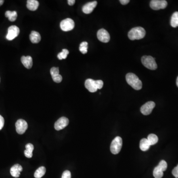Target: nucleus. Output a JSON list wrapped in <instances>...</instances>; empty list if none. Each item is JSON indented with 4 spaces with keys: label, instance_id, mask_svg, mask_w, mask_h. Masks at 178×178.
Listing matches in <instances>:
<instances>
[{
    "label": "nucleus",
    "instance_id": "1",
    "mask_svg": "<svg viewBox=\"0 0 178 178\" xmlns=\"http://www.w3.org/2000/svg\"><path fill=\"white\" fill-rule=\"evenodd\" d=\"M127 82L135 90H141L142 88V82L138 77L132 73H129L126 76Z\"/></svg>",
    "mask_w": 178,
    "mask_h": 178
},
{
    "label": "nucleus",
    "instance_id": "2",
    "mask_svg": "<svg viewBox=\"0 0 178 178\" xmlns=\"http://www.w3.org/2000/svg\"><path fill=\"white\" fill-rule=\"evenodd\" d=\"M145 29L142 27L132 28L128 33V37L130 40H139L144 38L146 35Z\"/></svg>",
    "mask_w": 178,
    "mask_h": 178
},
{
    "label": "nucleus",
    "instance_id": "3",
    "mask_svg": "<svg viewBox=\"0 0 178 178\" xmlns=\"http://www.w3.org/2000/svg\"><path fill=\"white\" fill-rule=\"evenodd\" d=\"M142 62L143 64L149 69L155 70L157 68V64L153 57L151 56H145L142 57Z\"/></svg>",
    "mask_w": 178,
    "mask_h": 178
},
{
    "label": "nucleus",
    "instance_id": "4",
    "mask_svg": "<svg viewBox=\"0 0 178 178\" xmlns=\"http://www.w3.org/2000/svg\"><path fill=\"white\" fill-rule=\"evenodd\" d=\"M167 163L165 161H161L157 166L154 169L153 176L155 178H161L163 177V172L167 169Z\"/></svg>",
    "mask_w": 178,
    "mask_h": 178
},
{
    "label": "nucleus",
    "instance_id": "5",
    "mask_svg": "<svg viewBox=\"0 0 178 178\" xmlns=\"http://www.w3.org/2000/svg\"><path fill=\"white\" fill-rule=\"evenodd\" d=\"M122 147V139L121 137H116L112 141L110 145V151L114 155L119 153Z\"/></svg>",
    "mask_w": 178,
    "mask_h": 178
},
{
    "label": "nucleus",
    "instance_id": "6",
    "mask_svg": "<svg viewBox=\"0 0 178 178\" xmlns=\"http://www.w3.org/2000/svg\"><path fill=\"white\" fill-rule=\"evenodd\" d=\"M60 26L62 31H71L75 27V23L72 19L67 18L61 21Z\"/></svg>",
    "mask_w": 178,
    "mask_h": 178
},
{
    "label": "nucleus",
    "instance_id": "7",
    "mask_svg": "<svg viewBox=\"0 0 178 178\" xmlns=\"http://www.w3.org/2000/svg\"><path fill=\"white\" fill-rule=\"evenodd\" d=\"M20 32L19 28L18 26L12 25L8 28V34L6 36V38L9 41H11L19 36Z\"/></svg>",
    "mask_w": 178,
    "mask_h": 178
},
{
    "label": "nucleus",
    "instance_id": "8",
    "mask_svg": "<svg viewBox=\"0 0 178 178\" xmlns=\"http://www.w3.org/2000/svg\"><path fill=\"white\" fill-rule=\"evenodd\" d=\"M150 6L154 10L164 9L167 7V2L165 0H152L150 3Z\"/></svg>",
    "mask_w": 178,
    "mask_h": 178
},
{
    "label": "nucleus",
    "instance_id": "9",
    "mask_svg": "<svg viewBox=\"0 0 178 178\" xmlns=\"http://www.w3.org/2000/svg\"><path fill=\"white\" fill-rule=\"evenodd\" d=\"M16 131L19 134H23L28 128L27 123L24 120H18L15 123Z\"/></svg>",
    "mask_w": 178,
    "mask_h": 178
},
{
    "label": "nucleus",
    "instance_id": "10",
    "mask_svg": "<svg viewBox=\"0 0 178 178\" xmlns=\"http://www.w3.org/2000/svg\"><path fill=\"white\" fill-rule=\"evenodd\" d=\"M155 106V103L152 101H148L142 106L141 108L142 114L145 115L150 114L152 112V110Z\"/></svg>",
    "mask_w": 178,
    "mask_h": 178
},
{
    "label": "nucleus",
    "instance_id": "11",
    "mask_svg": "<svg viewBox=\"0 0 178 178\" xmlns=\"http://www.w3.org/2000/svg\"><path fill=\"white\" fill-rule=\"evenodd\" d=\"M68 119L65 117H61L57 120L55 124V129L57 131H60L64 129L68 125Z\"/></svg>",
    "mask_w": 178,
    "mask_h": 178
},
{
    "label": "nucleus",
    "instance_id": "12",
    "mask_svg": "<svg viewBox=\"0 0 178 178\" xmlns=\"http://www.w3.org/2000/svg\"><path fill=\"white\" fill-rule=\"evenodd\" d=\"M97 39L103 43H108L110 39V34L105 29H101L97 31Z\"/></svg>",
    "mask_w": 178,
    "mask_h": 178
},
{
    "label": "nucleus",
    "instance_id": "13",
    "mask_svg": "<svg viewBox=\"0 0 178 178\" xmlns=\"http://www.w3.org/2000/svg\"><path fill=\"white\" fill-rule=\"evenodd\" d=\"M85 86L86 88L91 93H95L98 90L96 85V80L92 79H88L85 81Z\"/></svg>",
    "mask_w": 178,
    "mask_h": 178
},
{
    "label": "nucleus",
    "instance_id": "14",
    "mask_svg": "<svg viewBox=\"0 0 178 178\" xmlns=\"http://www.w3.org/2000/svg\"><path fill=\"white\" fill-rule=\"evenodd\" d=\"M97 5V2L93 1L87 3L83 6L82 10L85 14H91Z\"/></svg>",
    "mask_w": 178,
    "mask_h": 178
},
{
    "label": "nucleus",
    "instance_id": "15",
    "mask_svg": "<svg viewBox=\"0 0 178 178\" xmlns=\"http://www.w3.org/2000/svg\"><path fill=\"white\" fill-rule=\"evenodd\" d=\"M23 167L20 165H14L13 167L10 168V173L11 175L14 178H19L20 176V172L23 171Z\"/></svg>",
    "mask_w": 178,
    "mask_h": 178
},
{
    "label": "nucleus",
    "instance_id": "16",
    "mask_svg": "<svg viewBox=\"0 0 178 178\" xmlns=\"http://www.w3.org/2000/svg\"><path fill=\"white\" fill-rule=\"evenodd\" d=\"M21 61L26 68L30 69L32 67V58L30 56H22L21 58Z\"/></svg>",
    "mask_w": 178,
    "mask_h": 178
},
{
    "label": "nucleus",
    "instance_id": "17",
    "mask_svg": "<svg viewBox=\"0 0 178 178\" xmlns=\"http://www.w3.org/2000/svg\"><path fill=\"white\" fill-rule=\"evenodd\" d=\"M30 41L34 44H37L41 40V37L39 33L37 31H33L31 32L29 36Z\"/></svg>",
    "mask_w": 178,
    "mask_h": 178
},
{
    "label": "nucleus",
    "instance_id": "18",
    "mask_svg": "<svg viewBox=\"0 0 178 178\" xmlns=\"http://www.w3.org/2000/svg\"><path fill=\"white\" fill-rule=\"evenodd\" d=\"M39 6V3L37 0H28L27 1V8L29 10L35 11L37 10Z\"/></svg>",
    "mask_w": 178,
    "mask_h": 178
},
{
    "label": "nucleus",
    "instance_id": "19",
    "mask_svg": "<svg viewBox=\"0 0 178 178\" xmlns=\"http://www.w3.org/2000/svg\"><path fill=\"white\" fill-rule=\"evenodd\" d=\"M151 147L150 143L147 139L143 138L141 139L139 143V148L142 151H147Z\"/></svg>",
    "mask_w": 178,
    "mask_h": 178
},
{
    "label": "nucleus",
    "instance_id": "20",
    "mask_svg": "<svg viewBox=\"0 0 178 178\" xmlns=\"http://www.w3.org/2000/svg\"><path fill=\"white\" fill-rule=\"evenodd\" d=\"M26 150L24 151V155L27 158H30L32 157L34 146L31 143H28L25 146Z\"/></svg>",
    "mask_w": 178,
    "mask_h": 178
},
{
    "label": "nucleus",
    "instance_id": "21",
    "mask_svg": "<svg viewBox=\"0 0 178 178\" xmlns=\"http://www.w3.org/2000/svg\"><path fill=\"white\" fill-rule=\"evenodd\" d=\"M5 16L6 18L9 19L10 21L13 22L15 21L18 17V14L16 11H10L8 10L5 13Z\"/></svg>",
    "mask_w": 178,
    "mask_h": 178
},
{
    "label": "nucleus",
    "instance_id": "22",
    "mask_svg": "<svg viewBox=\"0 0 178 178\" xmlns=\"http://www.w3.org/2000/svg\"><path fill=\"white\" fill-rule=\"evenodd\" d=\"M46 169L44 166L39 167L34 173L35 178H41L45 174Z\"/></svg>",
    "mask_w": 178,
    "mask_h": 178
},
{
    "label": "nucleus",
    "instance_id": "23",
    "mask_svg": "<svg viewBox=\"0 0 178 178\" xmlns=\"http://www.w3.org/2000/svg\"><path fill=\"white\" fill-rule=\"evenodd\" d=\"M171 25L173 27H177L178 26V11H176L173 14L171 19Z\"/></svg>",
    "mask_w": 178,
    "mask_h": 178
},
{
    "label": "nucleus",
    "instance_id": "24",
    "mask_svg": "<svg viewBox=\"0 0 178 178\" xmlns=\"http://www.w3.org/2000/svg\"><path fill=\"white\" fill-rule=\"evenodd\" d=\"M147 140L150 143L151 146L155 145L158 141V137L156 135L151 134L149 135L147 138Z\"/></svg>",
    "mask_w": 178,
    "mask_h": 178
},
{
    "label": "nucleus",
    "instance_id": "25",
    "mask_svg": "<svg viewBox=\"0 0 178 178\" xmlns=\"http://www.w3.org/2000/svg\"><path fill=\"white\" fill-rule=\"evenodd\" d=\"M88 45V43L87 42H83L80 44L79 50L83 54H85L87 52Z\"/></svg>",
    "mask_w": 178,
    "mask_h": 178
},
{
    "label": "nucleus",
    "instance_id": "26",
    "mask_svg": "<svg viewBox=\"0 0 178 178\" xmlns=\"http://www.w3.org/2000/svg\"><path fill=\"white\" fill-rule=\"evenodd\" d=\"M68 54L69 51L67 49H63L62 52L57 55V58L60 60L66 59Z\"/></svg>",
    "mask_w": 178,
    "mask_h": 178
},
{
    "label": "nucleus",
    "instance_id": "27",
    "mask_svg": "<svg viewBox=\"0 0 178 178\" xmlns=\"http://www.w3.org/2000/svg\"><path fill=\"white\" fill-rule=\"evenodd\" d=\"M50 73L52 77L56 76V75L60 74V70H59V67H53L50 70Z\"/></svg>",
    "mask_w": 178,
    "mask_h": 178
},
{
    "label": "nucleus",
    "instance_id": "28",
    "mask_svg": "<svg viewBox=\"0 0 178 178\" xmlns=\"http://www.w3.org/2000/svg\"><path fill=\"white\" fill-rule=\"evenodd\" d=\"M52 78L53 81L57 83L61 82L62 80V76L61 75H60V74L52 77Z\"/></svg>",
    "mask_w": 178,
    "mask_h": 178
},
{
    "label": "nucleus",
    "instance_id": "29",
    "mask_svg": "<svg viewBox=\"0 0 178 178\" xmlns=\"http://www.w3.org/2000/svg\"><path fill=\"white\" fill-rule=\"evenodd\" d=\"M71 173L69 171H65L63 173L62 175L61 178H71Z\"/></svg>",
    "mask_w": 178,
    "mask_h": 178
},
{
    "label": "nucleus",
    "instance_id": "30",
    "mask_svg": "<svg viewBox=\"0 0 178 178\" xmlns=\"http://www.w3.org/2000/svg\"><path fill=\"white\" fill-rule=\"evenodd\" d=\"M96 83L97 89H101L103 87V82L102 80H96Z\"/></svg>",
    "mask_w": 178,
    "mask_h": 178
},
{
    "label": "nucleus",
    "instance_id": "31",
    "mask_svg": "<svg viewBox=\"0 0 178 178\" xmlns=\"http://www.w3.org/2000/svg\"><path fill=\"white\" fill-rule=\"evenodd\" d=\"M172 174L176 178H178V164L172 171Z\"/></svg>",
    "mask_w": 178,
    "mask_h": 178
},
{
    "label": "nucleus",
    "instance_id": "32",
    "mask_svg": "<svg viewBox=\"0 0 178 178\" xmlns=\"http://www.w3.org/2000/svg\"><path fill=\"white\" fill-rule=\"evenodd\" d=\"M4 123H5V120L3 116H1L0 115V130H1L3 128L4 126Z\"/></svg>",
    "mask_w": 178,
    "mask_h": 178
},
{
    "label": "nucleus",
    "instance_id": "33",
    "mask_svg": "<svg viewBox=\"0 0 178 178\" xmlns=\"http://www.w3.org/2000/svg\"><path fill=\"white\" fill-rule=\"evenodd\" d=\"M119 2L122 5H126L129 3L130 1L129 0H120Z\"/></svg>",
    "mask_w": 178,
    "mask_h": 178
},
{
    "label": "nucleus",
    "instance_id": "34",
    "mask_svg": "<svg viewBox=\"0 0 178 178\" xmlns=\"http://www.w3.org/2000/svg\"><path fill=\"white\" fill-rule=\"evenodd\" d=\"M67 2H68V4L69 5L73 6L74 4H75V0H68Z\"/></svg>",
    "mask_w": 178,
    "mask_h": 178
},
{
    "label": "nucleus",
    "instance_id": "35",
    "mask_svg": "<svg viewBox=\"0 0 178 178\" xmlns=\"http://www.w3.org/2000/svg\"><path fill=\"white\" fill-rule=\"evenodd\" d=\"M4 3V1L3 0H0V6H1Z\"/></svg>",
    "mask_w": 178,
    "mask_h": 178
},
{
    "label": "nucleus",
    "instance_id": "36",
    "mask_svg": "<svg viewBox=\"0 0 178 178\" xmlns=\"http://www.w3.org/2000/svg\"><path fill=\"white\" fill-rule=\"evenodd\" d=\"M176 84H177V86L178 87V77H177V81H176Z\"/></svg>",
    "mask_w": 178,
    "mask_h": 178
}]
</instances>
